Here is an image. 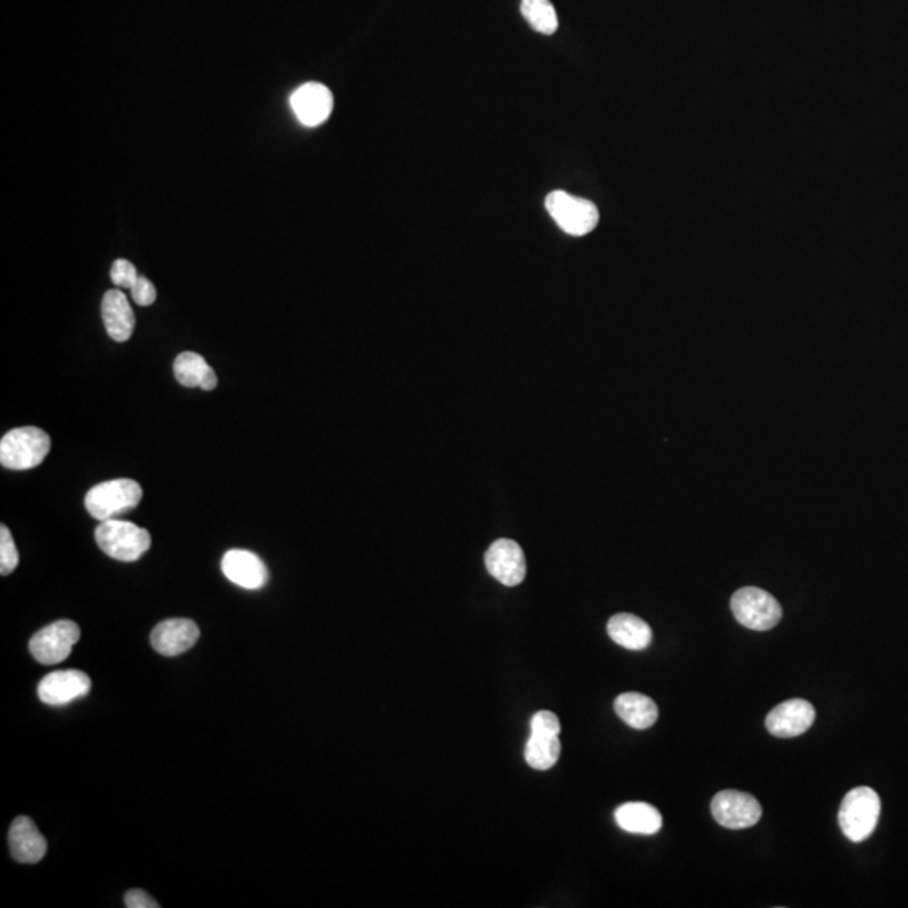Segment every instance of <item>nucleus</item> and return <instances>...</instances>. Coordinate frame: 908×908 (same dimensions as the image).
<instances>
[{
	"mask_svg": "<svg viewBox=\"0 0 908 908\" xmlns=\"http://www.w3.org/2000/svg\"><path fill=\"white\" fill-rule=\"evenodd\" d=\"M882 803L872 787H856L841 803L838 821L843 835L853 843L870 838L877 828Z\"/></svg>",
	"mask_w": 908,
	"mask_h": 908,
	"instance_id": "1",
	"label": "nucleus"
},
{
	"mask_svg": "<svg viewBox=\"0 0 908 908\" xmlns=\"http://www.w3.org/2000/svg\"><path fill=\"white\" fill-rule=\"evenodd\" d=\"M96 544L111 559L120 562H135L140 559L152 544L148 530L132 522H123L117 518L105 520L96 528Z\"/></svg>",
	"mask_w": 908,
	"mask_h": 908,
	"instance_id": "2",
	"label": "nucleus"
},
{
	"mask_svg": "<svg viewBox=\"0 0 908 908\" xmlns=\"http://www.w3.org/2000/svg\"><path fill=\"white\" fill-rule=\"evenodd\" d=\"M51 449V439L43 429L16 428L0 441V463L9 470H31L41 465Z\"/></svg>",
	"mask_w": 908,
	"mask_h": 908,
	"instance_id": "3",
	"label": "nucleus"
},
{
	"mask_svg": "<svg viewBox=\"0 0 908 908\" xmlns=\"http://www.w3.org/2000/svg\"><path fill=\"white\" fill-rule=\"evenodd\" d=\"M142 497V486L137 481L120 478L93 486L86 493L85 505L91 517L105 522L137 508Z\"/></svg>",
	"mask_w": 908,
	"mask_h": 908,
	"instance_id": "4",
	"label": "nucleus"
},
{
	"mask_svg": "<svg viewBox=\"0 0 908 908\" xmlns=\"http://www.w3.org/2000/svg\"><path fill=\"white\" fill-rule=\"evenodd\" d=\"M545 207L555 224L569 236H586L599 224V211L594 202L571 196L564 191L550 192Z\"/></svg>",
	"mask_w": 908,
	"mask_h": 908,
	"instance_id": "5",
	"label": "nucleus"
},
{
	"mask_svg": "<svg viewBox=\"0 0 908 908\" xmlns=\"http://www.w3.org/2000/svg\"><path fill=\"white\" fill-rule=\"evenodd\" d=\"M735 619L752 631H769L779 624L782 608L776 597L759 587H742L730 601Z\"/></svg>",
	"mask_w": 908,
	"mask_h": 908,
	"instance_id": "6",
	"label": "nucleus"
},
{
	"mask_svg": "<svg viewBox=\"0 0 908 908\" xmlns=\"http://www.w3.org/2000/svg\"><path fill=\"white\" fill-rule=\"evenodd\" d=\"M80 626L61 619L56 623L49 624L46 628L39 629L31 638L29 650L34 660L43 663V665H56L66 660L74 645L80 641Z\"/></svg>",
	"mask_w": 908,
	"mask_h": 908,
	"instance_id": "7",
	"label": "nucleus"
},
{
	"mask_svg": "<svg viewBox=\"0 0 908 908\" xmlns=\"http://www.w3.org/2000/svg\"><path fill=\"white\" fill-rule=\"evenodd\" d=\"M713 818L727 829H745L759 823L762 808L747 792L722 791L712 799Z\"/></svg>",
	"mask_w": 908,
	"mask_h": 908,
	"instance_id": "8",
	"label": "nucleus"
},
{
	"mask_svg": "<svg viewBox=\"0 0 908 908\" xmlns=\"http://www.w3.org/2000/svg\"><path fill=\"white\" fill-rule=\"evenodd\" d=\"M486 569L503 586L515 587L527 576V562L522 547L510 539H500L490 545L485 554Z\"/></svg>",
	"mask_w": 908,
	"mask_h": 908,
	"instance_id": "9",
	"label": "nucleus"
},
{
	"mask_svg": "<svg viewBox=\"0 0 908 908\" xmlns=\"http://www.w3.org/2000/svg\"><path fill=\"white\" fill-rule=\"evenodd\" d=\"M90 690L91 680L86 673L80 670H63L53 671L44 676L37 687V695L41 702L59 707L86 697Z\"/></svg>",
	"mask_w": 908,
	"mask_h": 908,
	"instance_id": "10",
	"label": "nucleus"
},
{
	"mask_svg": "<svg viewBox=\"0 0 908 908\" xmlns=\"http://www.w3.org/2000/svg\"><path fill=\"white\" fill-rule=\"evenodd\" d=\"M814 718L816 710L813 705L801 698H794L771 710L766 718V727L774 737L792 739L808 732L814 724Z\"/></svg>",
	"mask_w": 908,
	"mask_h": 908,
	"instance_id": "11",
	"label": "nucleus"
},
{
	"mask_svg": "<svg viewBox=\"0 0 908 908\" xmlns=\"http://www.w3.org/2000/svg\"><path fill=\"white\" fill-rule=\"evenodd\" d=\"M290 103L305 127H318L332 115L333 95L322 83H307L291 95Z\"/></svg>",
	"mask_w": 908,
	"mask_h": 908,
	"instance_id": "12",
	"label": "nucleus"
},
{
	"mask_svg": "<svg viewBox=\"0 0 908 908\" xmlns=\"http://www.w3.org/2000/svg\"><path fill=\"white\" fill-rule=\"evenodd\" d=\"M221 569L229 581L249 591L261 589L268 582L266 565L249 550L233 549L226 552L222 557Z\"/></svg>",
	"mask_w": 908,
	"mask_h": 908,
	"instance_id": "13",
	"label": "nucleus"
},
{
	"mask_svg": "<svg viewBox=\"0 0 908 908\" xmlns=\"http://www.w3.org/2000/svg\"><path fill=\"white\" fill-rule=\"evenodd\" d=\"M199 626L192 619H167L152 631V646L164 656H179L191 650L199 639Z\"/></svg>",
	"mask_w": 908,
	"mask_h": 908,
	"instance_id": "14",
	"label": "nucleus"
},
{
	"mask_svg": "<svg viewBox=\"0 0 908 908\" xmlns=\"http://www.w3.org/2000/svg\"><path fill=\"white\" fill-rule=\"evenodd\" d=\"M9 846L14 860L19 863H39L48 851V841L36 823L27 816H19L9 831Z\"/></svg>",
	"mask_w": 908,
	"mask_h": 908,
	"instance_id": "15",
	"label": "nucleus"
},
{
	"mask_svg": "<svg viewBox=\"0 0 908 908\" xmlns=\"http://www.w3.org/2000/svg\"><path fill=\"white\" fill-rule=\"evenodd\" d=\"M101 313L106 332L115 342H127L128 338L132 337L135 313L123 291H106L101 303Z\"/></svg>",
	"mask_w": 908,
	"mask_h": 908,
	"instance_id": "16",
	"label": "nucleus"
},
{
	"mask_svg": "<svg viewBox=\"0 0 908 908\" xmlns=\"http://www.w3.org/2000/svg\"><path fill=\"white\" fill-rule=\"evenodd\" d=\"M608 634L614 643L626 650H645L651 643L653 633L650 624L634 614H616L609 619Z\"/></svg>",
	"mask_w": 908,
	"mask_h": 908,
	"instance_id": "17",
	"label": "nucleus"
},
{
	"mask_svg": "<svg viewBox=\"0 0 908 908\" xmlns=\"http://www.w3.org/2000/svg\"><path fill=\"white\" fill-rule=\"evenodd\" d=\"M619 828L634 835H655L663 826L660 811L646 803H626L614 813Z\"/></svg>",
	"mask_w": 908,
	"mask_h": 908,
	"instance_id": "18",
	"label": "nucleus"
},
{
	"mask_svg": "<svg viewBox=\"0 0 908 908\" xmlns=\"http://www.w3.org/2000/svg\"><path fill=\"white\" fill-rule=\"evenodd\" d=\"M614 710L624 724L633 729H650L658 720V707L656 703L641 693H623L616 698Z\"/></svg>",
	"mask_w": 908,
	"mask_h": 908,
	"instance_id": "19",
	"label": "nucleus"
},
{
	"mask_svg": "<svg viewBox=\"0 0 908 908\" xmlns=\"http://www.w3.org/2000/svg\"><path fill=\"white\" fill-rule=\"evenodd\" d=\"M175 379L185 387H201L204 391H214L217 386V375L206 359L196 352H184L174 362Z\"/></svg>",
	"mask_w": 908,
	"mask_h": 908,
	"instance_id": "20",
	"label": "nucleus"
},
{
	"mask_svg": "<svg viewBox=\"0 0 908 908\" xmlns=\"http://www.w3.org/2000/svg\"><path fill=\"white\" fill-rule=\"evenodd\" d=\"M560 752L559 735L532 734L525 745V761L537 771H547L557 764Z\"/></svg>",
	"mask_w": 908,
	"mask_h": 908,
	"instance_id": "21",
	"label": "nucleus"
},
{
	"mask_svg": "<svg viewBox=\"0 0 908 908\" xmlns=\"http://www.w3.org/2000/svg\"><path fill=\"white\" fill-rule=\"evenodd\" d=\"M522 14L535 31L552 36L559 27V17L550 0H522Z\"/></svg>",
	"mask_w": 908,
	"mask_h": 908,
	"instance_id": "22",
	"label": "nucleus"
},
{
	"mask_svg": "<svg viewBox=\"0 0 908 908\" xmlns=\"http://www.w3.org/2000/svg\"><path fill=\"white\" fill-rule=\"evenodd\" d=\"M17 564H19V552L12 540L11 530L6 525H2L0 527V574L9 576L11 572H14Z\"/></svg>",
	"mask_w": 908,
	"mask_h": 908,
	"instance_id": "23",
	"label": "nucleus"
},
{
	"mask_svg": "<svg viewBox=\"0 0 908 908\" xmlns=\"http://www.w3.org/2000/svg\"><path fill=\"white\" fill-rule=\"evenodd\" d=\"M137 268L127 259H117L111 266V281L120 288L132 290V286L137 283Z\"/></svg>",
	"mask_w": 908,
	"mask_h": 908,
	"instance_id": "24",
	"label": "nucleus"
},
{
	"mask_svg": "<svg viewBox=\"0 0 908 908\" xmlns=\"http://www.w3.org/2000/svg\"><path fill=\"white\" fill-rule=\"evenodd\" d=\"M532 734L560 735V722L555 713L549 710H540L530 720Z\"/></svg>",
	"mask_w": 908,
	"mask_h": 908,
	"instance_id": "25",
	"label": "nucleus"
},
{
	"mask_svg": "<svg viewBox=\"0 0 908 908\" xmlns=\"http://www.w3.org/2000/svg\"><path fill=\"white\" fill-rule=\"evenodd\" d=\"M132 296L133 301L140 307H148L157 300V290L145 276H138L137 283L132 286Z\"/></svg>",
	"mask_w": 908,
	"mask_h": 908,
	"instance_id": "26",
	"label": "nucleus"
},
{
	"mask_svg": "<svg viewBox=\"0 0 908 908\" xmlns=\"http://www.w3.org/2000/svg\"><path fill=\"white\" fill-rule=\"evenodd\" d=\"M125 905L128 908H159L160 903L155 898L150 897L143 890H130L125 895Z\"/></svg>",
	"mask_w": 908,
	"mask_h": 908,
	"instance_id": "27",
	"label": "nucleus"
}]
</instances>
